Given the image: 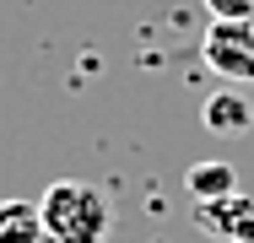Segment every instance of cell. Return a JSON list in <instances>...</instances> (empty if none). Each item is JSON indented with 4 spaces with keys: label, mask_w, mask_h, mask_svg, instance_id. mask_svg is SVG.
I'll use <instances>...</instances> for the list:
<instances>
[{
    "label": "cell",
    "mask_w": 254,
    "mask_h": 243,
    "mask_svg": "<svg viewBox=\"0 0 254 243\" xmlns=\"http://www.w3.org/2000/svg\"><path fill=\"white\" fill-rule=\"evenodd\" d=\"M200 124L211 130V135H244V130H254V103H249V92H238V87L211 92L200 103Z\"/></svg>",
    "instance_id": "4"
},
{
    "label": "cell",
    "mask_w": 254,
    "mask_h": 243,
    "mask_svg": "<svg viewBox=\"0 0 254 243\" xmlns=\"http://www.w3.org/2000/svg\"><path fill=\"white\" fill-rule=\"evenodd\" d=\"M200 54L216 76H227V87H249L254 81V22H211Z\"/></svg>",
    "instance_id": "2"
},
{
    "label": "cell",
    "mask_w": 254,
    "mask_h": 243,
    "mask_svg": "<svg viewBox=\"0 0 254 243\" xmlns=\"http://www.w3.org/2000/svg\"><path fill=\"white\" fill-rule=\"evenodd\" d=\"M184 189H190L195 205L222 200V194H238V168H233V162H195V168L184 173Z\"/></svg>",
    "instance_id": "5"
},
{
    "label": "cell",
    "mask_w": 254,
    "mask_h": 243,
    "mask_svg": "<svg viewBox=\"0 0 254 243\" xmlns=\"http://www.w3.org/2000/svg\"><path fill=\"white\" fill-rule=\"evenodd\" d=\"M0 243H49L44 238V216L27 200H0Z\"/></svg>",
    "instance_id": "6"
},
{
    "label": "cell",
    "mask_w": 254,
    "mask_h": 243,
    "mask_svg": "<svg viewBox=\"0 0 254 243\" xmlns=\"http://www.w3.org/2000/svg\"><path fill=\"white\" fill-rule=\"evenodd\" d=\"M211 22H254V0H205Z\"/></svg>",
    "instance_id": "7"
},
{
    "label": "cell",
    "mask_w": 254,
    "mask_h": 243,
    "mask_svg": "<svg viewBox=\"0 0 254 243\" xmlns=\"http://www.w3.org/2000/svg\"><path fill=\"white\" fill-rule=\"evenodd\" d=\"M195 227L216 243H254V194H222L195 205Z\"/></svg>",
    "instance_id": "3"
},
{
    "label": "cell",
    "mask_w": 254,
    "mask_h": 243,
    "mask_svg": "<svg viewBox=\"0 0 254 243\" xmlns=\"http://www.w3.org/2000/svg\"><path fill=\"white\" fill-rule=\"evenodd\" d=\"M38 216H44V238L49 243H103L114 227V205L98 184H81V179H60L44 189L38 200Z\"/></svg>",
    "instance_id": "1"
}]
</instances>
